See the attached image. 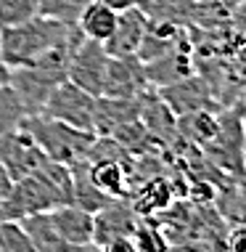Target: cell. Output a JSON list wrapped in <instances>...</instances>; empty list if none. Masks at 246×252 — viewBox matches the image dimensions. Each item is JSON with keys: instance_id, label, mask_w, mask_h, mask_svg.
<instances>
[{"instance_id": "ffe728a7", "label": "cell", "mask_w": 246, "mask_h": 252, "mask_svg": "<svg viewBox=\"0 0 246 252\" xmlns=\"http://www.w3.org/2000/svg\"><path fill=\"white\" fill-rule=\"evenodd\" d=\"M27 117H29V112H27L24 101L19 98V93L8 83L0 85V135L22 127Z\"/></svg>"}, {"instance_id": "6da1fadb", "label": "cell", "mask_w": 246, "mask_h": 252, "mask_svg": "<svg viewBox=\"0 0 246 252\" xmlns=\"http://www.w3.org/2000/svg\"><path fill=\"white\" fill-rule=\"evenodd\" d=\"M74 202L72 170L64 162L48 159L27 178L13 181L8 196L0 202V220H24L29 215L48 213Z\"/></svg>"}, {"instance_id": "1f68e13d", "label": "cell", "mask_w": 246, "mask_h": 252, "mask_svg": "<svg viewBox=\"0 0 246 252\" xmlns=\"http://www.w3.org/2000/svg\"><path fill=\"white\" fill-rule=\"evenodd\" d=\"M199 3H207V0H199Z\"/></svg>"}, {"instance_id": "d4e9b609", "label": "cell", "mask_w": 246, "mask_h": 252, "mask_svg": "<svg viewBox=\"0 0 246 252\" xmlns=\"http://www.w3.org/2000/svg\"><path fill=\"white\" fill-rule=\"evenodd\" d=\"M222 242H207V239H186V242H177L169 247V252H220Z\"/></svg>"}, {"instance_id": "30bf717a", "label": "cell", "mask_w": 246, "mask_h": 252, "mask_svg": "<svg viewBox=\"0 0 246 252\" xmlns=\"http://www.w3.org/2000/svg\"><path fill=\"white\" fill-rule=\"evenodd\" d=\"M140 215L127 199H111L106 207L93 213V242L104 247L106 242L117 239V236H133L135 226H138Z\"/></svg>"}, {"instance_id": "5b68a950", "label": "cell", "mask_w": 246, "mask_h": 252, "mask_svg": "<svg viewBox=\"0 0 246 252\" xmlns=\"http://www.w3.org/2000/svg\"><path fill=\"white\" fill-rule=\"evenodd\" d=\"M244 146H246V125H244V106L225 112L217 117V133L204 146V154L217 170L233 178H246L244 167Z\"/></svg>"}, {"instance_id": "52a82bcc", "label": "cell", "mask_w": 246, "mask_h": 252, "mask_svg": "<svg viewBox=\"0 0 246 252\" xmlns=\"http://www.w3.org/2000/svg\"><path fill=\"white\" fill-rule=\"evenodd\" d=\"M45 162V152L37 146V141L32 138L27 127H16V130L0 135V165L8 170L11 181L27 178L43 167Z\"/></svg>"}, {"instance_id": "44dd1931", "label": "cell", "mask_w": 246, "mask_h": 252, "mask_svg": "<svg viewBox=\"0 0 246 252\" xmlns=\"http://www.w3.org/2000/svg\"><path fill=\"white\" fill-rule=\"evenodd\" d=\"M40 16V0H0V30Z\"/></svg>"}, {"instance_id": "7c38bea8", "label": "cell", "mask_w": 246, "mask_h": 252, "mask_svg": "<svg viewBox=\"0 0 246 252\" xmlns=\"http://www.w3.org/2000/svg\"><path fill=\"white\" fill-rule=\"evenodd\" d=\"M146 27H148V16L140 8L122 11L117 16L114 32L104 43L106 53L109 56H135L143 43V35H146Z\"/></svg>"}, {"instance_id": "e0dca14e", "label": "cell", "mask_w": 246, "mask_h": 252, "mask_svg": "<svg viewBox=\"0 0 246 252\" xmlns=\"http://www.w3.org/2000/svg\"><path fill=\"white\" fill-rule=\"evenodd\" d=\"M117 16H119V13H114L111 8H106L104 3L90 0V3L82 8L80 19H77V30L82 32V37L106 43L109 35L114 32V27H117Z\"/></svg>"}, {"instance_id": "5bb4252c", "label": "cell", "mask_w": 246, "mask_h": 252, "mask_svg": "<svg viewBox=\"0 0 246 252\" xmlns=\"http://www.w3.org/2000/svg\"><path fill=\"white\" fill-rule=\"evenodd\" d=\"M53 228L66 244H90L93 242V213L77 207V204H61L48 210Z\"/></svg>"}, {"instance_id": "d6986e66", "label": "cell", "mask_w": 246, "mask_h": 252, "mask_svg": "<svg viewBox=\"0 0 246 252\" xmlns=\"http://www.w3.org/2000/svg\"><path fill=\"white\" fill-rule=\"evenodd\" d=\"M133 242L138 247V252H169V247H172L164 228L154 218H146V215H140L138 226L133 231Z\"/></svg>"}, {"instance_id": "603a6c76", "label": "cell", "mask_w": 246, "mask_h": 252, "mask_svg": "<svg viewBox=\"0 0 246 252\" xmlns=\"http://www.w3.org/2000/svg\"><path fill=\"white\" fill-rule=\"evenodd\" d=\"M87 3H90V0H40V16L58 19V22H64V24L77 27V19H80V13Z\"/></svg>"}, {"instance_id": "7402d4cb", "label": "cell", "mask_w": 246, "mask_h": 252, "mask_svg": "<svg viewBox=\"0 0 246 252\" xmlns=\"http://www.w3.org/2000/svg\"><path fill=\"white\" fill-rule=\"evenodd\" d=\"M0 252H40L19 220H0Z\"/></svg>"}, {"instance_id": "3957f363", "label": "cell", "mask_w": 246, "mask_h": 252, "mask_svg": "<svg viewBox=\"0 0 246 252\" xmlns=\"http://www.w3.org/2000/svg\"><path fill=\"white\" fill-rule=\"evenodd\" d=\"M80 40L45 53L43 59L32 61V64H27V66L11 69L8 85L19 93V98L24 101V106H27L29 114L43 112L48 96H51L64 80H69V59H72V51H74V45H77Z\"/></svg>"}, {"instance_id": "484cf974", "label": "cell", "mask_w": 246, "mask_h": 252, "mask_svg": "<svg viewBox=\"0 0 246 252\" xmlns=\"http://www.w3.org/2000/svg\"><path fill=\"white\" fill-rule=\"evenodd\" d=\"M101 250H104V252H138V247H135V242H133V236H117V239L106 242Z\"/></svg>"}, {"instance_id": "83f0119b", "label": "cell", "mask_w": 246, "mask_h": 252, "mask_svg": "<svg viewBox=\"0 0 246 252\" xmlns=\"http://www.w3.org/2000/svg\"><path fill=\"white\" fill-rule=\"evenodd\" d=\"M11 186H13V181H11V175H8V170H5L3 165H0V202L8 196L11 191Z\"/></svg>"}, {"instance_id": "4dcf8cb0", "label": "cell", "mask_w": 246, "mask_h": 252, "mask_svg": "<svg viewBox=\"0 0 246 252\" xmlns=\"http://www.w3.org/2000/svg\"><path fill=\"white\" fill-rule=\"evenodd\" d=\"M244 125H246V112H244Z\"/></svg>"}, {"instance_id": "9a60e30c", "label": "cell", "mask_w": 246, "mask_h": 252, "mask_svg": "<svg viewBox=\"0 0 246 252\" xmlns=\"http://www.w3.org/2000/svg\"><path fill=\"white\" fill-rule=\"evenodd\" d=\"M90 159V178L93 183L101 189L106 196H111V199H122V196H127V165L119 159H114V157H104V159H93V157H87Z\"/></svg>"}, {"instance_id": "f1b7e54d", "label": "cell", "mask_w": 246, "mask_h": 252, "mask_svg": "<svg viewBox=\"0 0 246 252\" xmlns=\"http://www.w3.org/2000/svg\"><path fill=\"white\" fill-rule=\"evenodd\" d=\"M8 74H11V69L3 64V61H0V85H5V83H8Z\"/></svg>"}, {"instance_id": "8fae6325", "label": "cell", "mask_w": 246, "mask_h": 252, "mask_svg": "<svg viewBox=\"0 0 246 252\" xmlns=\"http://www.w3.org/2000/svg\"><path fill=\"white\" fill-rule=\"evenodd\" d=\"M159 96L175 112V117H186L191 112H201V109L215 106L209 85L201 77H193V74H188V77L177 80V83L167 85V88H159Z\"/></svg>"}, {"instance_id": "8992f818", "label": "cell", "mask_w": 246, "mask_h": 252, "mask_svg": "<svg viewBox=\"0 0 246 252\" xmlns=\"http://www.w3.org/2000/svg\"><path fill=\"white\" fill-rule=\"evenodd\" d=\"M95 98L98 96H90V93L82 91L80 85H74L72 80H64V83L48 96L40 114L61 120V122H66V125L80 127V130H93V125H95Z\"/></svg>"}, {"instance_id": "4316f807", "label": "cell", "mask_w": 246, "mask_h": 252, "mask_svg": "<svg viewBox=\"0 0 246 252\" xmlns=\"http://www.w3.org/2000/svg\"><path fill=\"white\" fill-rule=\"evenodd\" d=\"M104 3L106 8H111L114 13H122V11H130V8H138V0H98Z\"/></svg>"}, {"instance_id": "277c9868", "label": "cell", "mask_w": 246, "mask_h": 252, "mask_svg": "<svg viewBox=\"0 0 246 252\" xmlns=\"http://www.w3.org/2000/svg\"><path fill=\"white\" fill-rule=\"evenodd\" d=\"M22 127L32 133V138L37 141V146L45 152L48 159L64 162V165H72V162L87 157L93 144L98 141L93 130H80V127L45 117V114H29L22 122Z\"/></svg>"}, {"instance_id": "ac0fdd59", "label": "cell", "mask_w": 246, "mask_h": 252, "mask_svg": "<svg viewBox=\"0 0 246 252\" xmlns=\"http://www.w3.org/2000/svg\"><path fill=\"white\" fill-rule=\"evenodd\" d=\"M19 223H22V228L29 234V239L35 242V247L40 252H69L74 247V244H66L58 236V231L53 228L48 213L29 215V218H24V220H19Z\"/></svg>"}, {"instance_id": "7a4b0ae2", "label": "cell", "mask_w": 246, "mask_h": 252, "mask_svg": "<svg viewBox=\"0 0 246 252\" xmlns=\"http://www.w3.org/2000/svg\"><path fill=\"white\" fill-rule=\"evenodd\" d=\"M82 32L74 24H64L58 19L35 16L19 27H3L0 30V61L8 69L27 66L43 59L45 53L69 45L80 40Z\"/></svg>"}, {"instance_id": "ba28073f", "label": "cell", "mask_w": 246, "mask_h": 252, "mask_svg": "<svg viewBox=\"0 0 246 252\" xmlns=\"http://www.w3.org/2000/svg\"><path fill=\"white\" fill-rule=\"evenodd\" d=\"M106 64H109V53L104 48V43L82 37L74 45L72 59H69V80L74 85H80L82 91H87L90 96H101Z\"/></svg>"}, {"instance_id": "4fadbf2b", "label": "cell", "mask_w": 246, "mask_h": 252, "mask_svg": "<svg viewBox=\"0 0 246 252\" xmlns=\"http://www.w3.org/2000/svg\"><path fill=\"white\" fill-rule=\"evenodd\" d=\"M191 40L188 43H183L180 48L164 53V56L154 59L146 64V77H148V85L154 88H167L177 83V80L188 77V74H193V59H191Z\"/></svg>"}, {"instance_id": "f546056e", "label": "cell", "mask_w": 246, "mask_h": 252, "mask_svg": "<svg viewBox=\"0 0 246 252\" xmlns=\"http://www.w3.org/2000/svg\"><path fill=\"white\" fill-rule=\"evenodd\" d=\"M244 167H246V146H244Z\"/></svg>"}, {"instance_id": "2e32d148", "label": "cell", "mask_w": 246, "mask_h": 252, "mask_svg": "<svg viewBox=\"0 0 246 252\" xmlns=\"http://www.w3.org/2000/svg\"><path fill=\"white\" fill-rule=\"evenodd\" d=\"M204 3L199 0H138V8L146 13L151 22H169L186 27L196 19V11Z\"/></svg>"}, {"instance_id": "9c48e42d", "label": "cell", "mask_w": 246, "mask_h": 252, "mask_svg": "<svg viewBox=\"0 0 246 252\" xmlns=\"http://www.w3.org/2000/svg\"><path fill=\"white\" fill-rule=\"evenodd\" d=\"M148 91L146 64L138 56H109L104 91L106 98H138Z\"/></svg>"}, {"instance_id": "cb8c5ba5", "label": "cell", "mask_w": 246, "mask_h": 252, "mask_svg": "<svg viewBox=\"0 0 246 252\" xmlns=\"http://www.w3.org/2000/svg\"><path fill=\"white\" fill-rule=\"evenodd\" d=\"M225 252H246V223H233L225 231Z\"/></svg>"}]
</instances>
